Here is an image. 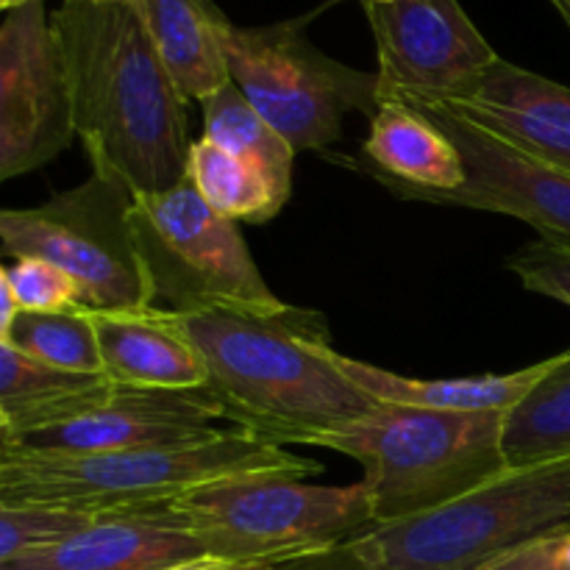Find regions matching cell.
Segmentation results:
<instances>
[{
    "instance_id": "1",
    "label": "cell",
    "mask_w": 570,
    "mask_h": 570,
    "mask_svg": "<svg viewBox=\"0 0 570 570\" xmlns=\"http://www.w3.org/2000/svg\"><path fill=\"white\" fill-rule=\"evenodd\" d=\"M65 61L76 134L89 165L137 195L187 176V100L173 83L139 3L61 0L50 14Z\"/></svg>"
},
{
    "instance_id": "2",
    "label": "cell",
    "mask_w": 570,
    "mask_h": 570,
    "mask_svg": "<svg viewBox=\"0 0 570 570\" xmlns=\"http://www.w3.org/2000/svg\"><path fill=\"white\" fill-rule=\"evenodd\" d=\"M165 321L206 365V387L223 417L271 443L321 445L376 406L334 365L328 323L321 312H178Z\"/></svg>"
},
{
    "instance_id": "3",
    "label": "cell",
    "mask_w": 570,
    "mask_h": 570,
    "mask_svg": "<svg viewBox=\"0 0 570 570\" xmlns=\"http://www.w3.org/2000/svg\"><path fill=\"white\" fill-rule=\"evenodd\" d=\"M323 465L289 454L248 429H215L209 438L167 449L92 456H33L0 451V504H50L117 515L173 504L200 484L243 473L315 476Z\"/></svg>"
},
{
    "instance_id": "4",
    "label": "cell",
    "mask_w": 570,
    "mask_h": 570,
    "mask_svg": "<svg viewBox=\"0 0 570 570\" xmlns=\"http://www.w3.org/2000/svg\"><path fill=\"white\" fill-rule=\"evenodd\" d=\"M504 412H445L376 401L367 415L323 438L362 465L376 523L426 515L510 471Z\"/></svg>"
},
{
    "instance_id": "5",
    "label": "cell",
    "mask_w": 570,
    "mask_h": 570,
    "mask_svg": "<svg viewBox=\"0 0 570 570\" xmlns=\"http://www.w3.org/2000/svg\"><path fill=\"white\" fill-rule=\"evenodd\" d=\"M570 529V460L510 468L473 493L348 540L373 570H488Z\"/></svg>"
},
{
    "instance_id": "6",
    "label": "cell",
    "mask_w": 570,
    "mask_h": 570,
    "mask_svg": "<svg viewBox=\"0 0 570 570\" xmlns=\"http://www.w3.org/2000/svg\"><path fill=\"white\" fill-rule=\"evenodd\" d=\"M209 557L278 566L345 546L376 527L365 484L328 488L293 473H243L173 501Z\"/></svg>"
},
{
    "instance_id": "7",
    "label": "cell",
    "mask_w": 570,
    "mask_h": 570,
    "mask_svg": "<svg viewBox=\"0 0 570 570\" xmlns=\"http://www.w3.org/2000/svg\"><path fill=\"white\" fill-rule=\"evenodd\" d=\"M134 193L117 173L89 178L33 209L0 212L3 250L65 271L87 312H145L154 306L148 273L134 243Z\"/></svg>"
},
{
    "instance_id": "8",
    "label": "cell",
    "mask_w": 570,
    "mask_h": 570,
    "mask_svg": "<svg viewBox=\"0 0 570 570\" xmlns=\"http://www.w3.org/2000/svg\"><path fill=\"white\" fill-rule=\"evenodd\" d=\"M131 228L154 304L161 301L178 315L287 306L267 287L237 220L206 204L189 176L161 193L137 195Z\"/></svg>"
},
{
    "instance_id": "9",
    "label": "cell",
    "mask_w": 570,
    "mask_h": 570,
    "mask_svg": "<svg viewBox=\"0 0 570 570\" xmlns=\"http://www.w3.org/2000/svg\"><path fill=\"white\" fill-rule=\"evenodd\" d=\"M228 70L239 92L295 150H326L343 137L348 111L371 120L382 104L379 72L323 53L304 22L228 28Z\"/></svg>"
},
{
    "instance_id": "10",
    "label": "cell",
    "mask_w": 570,
    "mask_h": 570,
    "mask_svg": "<svg viewBox=\"0 0 570 570\" xmlns=\"http://www.w3.org/2000/svg\"><path fill=\"white\" fill-rule=\"evenodd\" d=\"M70 87L42 0L6 11L0 26V178L39 170L76 139Z\"/></svg>"
},
{
    "instance_id": "11",
    "label": "cell",
    "mask_w": 570,
    "mask_h": 570,
    "mask_svg": "<svg viewBox=\"0 0 570 570\" xmlns=\"http://www.w3.org/2000/svg\"><path fill=\"white\" fill-rule=\"evenodd\" d=\"M401 95V92H393ZM460 148L465 184L454 193H415L404 200L482 209L523 220L543 243L570 248V173L507 142L443 100L401 95Z\"/></svg>"
},
{
    "instance_id": "12",
    "label": "cell",
    "mask_w": 570,
    "mask_h": 570,
    "mask_svg": "<svg viewBox=\"0 0 570 570\" xmlns=\"http://www.w3.org/2000/svg\"><path fill=\"white\" fill-rule=\"evenodd\" d=\"M362 6L376 39L382 92L468 104L501 59L460 0Z\"/></svg>"
},
{
    "instance_id": "13",
    "label": "cell",
    "mask_w": 570,
    "mask_h": 570,
    "mask_svg": "<svg viewBox=\"0 0 570 570\" xmlns=\"http://www.w3.org/2000/svg\"><path fill=\"white\" fill-rule=\"evenodd\" d=\"M223 417L220 401L200 390L117 387L100 404L56 426L0 438V451L33 456H92L117 451L167 449L209 438Z\"/></svg>"
},
{
    "instance_id": "14",
    "label": "cell",
    "mask_w": 570,
    "mask_h": 570,
    "mask_svg": "<svg viewBox=\"0 0 570 570\" xmlns=\"http://www.w3.org/2000/svg\"><path fill=\"white\" fill-rule=\"evenodd\" d=\"M206 557L170 504L100 515L48 549L0 562V570H167Z\"/></svg>"
},
{
    "instance_id": "15",
    "label": "cell",
    "mask_w": 570,
    "mask_h": 570,
    "mask_svg": "<svg viewBox=\"0 0 570 570\" xmlns=\"http://www.w3.org/2000/svg\"><path fill=\"white\" fill-rule=\"evenodd\" d=\"M449 106L527 154L570 173V87L566 83L499 59L468 104Z\"/></svg>"
},
{
    "instance_id": "16",
    "label": "cell",
    "mask_w": 570,
    "mask_h": 570,
    "mask_svg": "<svg viewBox=\"0 0 570 570\" xmlns=\"http://www.w3.org/2000/svg\"><path fill=\"white\" fill-rule=\"evenodd\" d=\"M365 159L373 165V176L399 198L454 193L465 184V165L449 134L393 92H382V104L371 117Z\"/></svg>"
},
{
    "instance_id": "17",
    "label": "cell",
    "mask_w": 570,
    "mask_h": 570,
    "mask_svg": "<svg viewBox=\"0 0 570 570\" xmlns=\"http://www.w3.org/2000/svg\"><path fill=\"white\" fill-rule=\"evenodd\" d=\"M87 315L92 317L98 332L104 373L117 387H206L204 360L165 321L161 309L150 306L145 312H87Z\"/></svg>"
},
{
    "instance_id": "18",
    "label": "cell",
    "mask_w": 570,
    "mask_h": 570,
    "mask_svg": "<svg viewBox=\"0 0 570 570\" xmlns=\"http://www.w3.org/2000/svg\"><path fill=\"white\" fill-rule=\"evenodd\" d=\"M150 39L184 100H209L232 83L226 39L234 26L215 0H139Z\"/></svg>"
},
{
    "instance_id": "19",
    "label": "cell",
    "mask_w": 570,
    "mask_h": 570,
    "mask_svg": "<svg viewBox=\"0 0 570 570\" xmlns=\"http://www.w3.org/2000/svg\"><path fill=\"white\" fill-rule=\"evenodd\" d=\"M549 360L538 362L523 371L504 373H484V376H465V379H410L390 373L384 367L367 365V362L351 360V356L337 354L334 351V365L340 367L348 382L373 401H384V404H404V406H421V410H445V412H510L512 406L521 404L523 395L549 373Z\"/></svg>"
},
{
    "instance_id": "20",
    "label": "cell",
    "mask_w": 570,
    "mask_h": 570,
    "mask_svg": "<svg viewBox=\"0 0 570 570\" xmlns=\"http://www.w3.org/2000/svg\"><path fill=\"white\" fill-rule=\"evenodd\" d=\"M115 390L106 373H72L0 343V438L56 426L92 410Z\"/></svg>"
},
{
    "instance_id": "21",
    "label": "cell",
    "mask_w": 570,
    "mask_h": 570,
    "mask_svg": "<svg viewBox=\"0 0 570 570\" xmlns=\"http://www.w3.org/2000/svg\"><path fill=\"white\" fill-rule=\"evenodd\" d=\"M187 176L220 215L256 226L273 220L293 195V181L206 137L189 145Z\"/></svg>"
},
{
    "instance_id": "22",
    "label": "cell",
    "mask_w": 570,
    "mask_h": 570,
    "mask_svg": "<svg viewBox=\"0 0 570 570\" xmlns=\"http://www.w3.org/2000/svg\"><path fill=\"white\" fill-rule=\"evenodd\" d=\"M501 445L510 468L570 460V348L557 354L549 373L507 412Z\"/></svg>"
},
{
    "instance_id": "23",
    "label": "cell",
    "mask_w": 570,
    "mask_h": 570,
    "mask_svg": "<svg viewBox=\"0 0 570 570\" xmlns=\"http://www.w3.org/2000/svg\"><path fill=\"white\" fill-rule=\"evenodd\" d=\"M0 343L14 345L31 360L72 373H104L98 332L83 309L26 312L14 317Z\"/></svg>"
},
{
    "instance_id": "24",
    "label": "cell",
    "mask_w": 570,
    "mask_h": 570,
    "mask_svg": "<svg viewBox=\"0 0 570 570\" xmlns=\"http://www.w3.org/2000/svg\"><path fill=\"white\" fill-rule=\"evenodd\" d=\"M200 106H204L206 139L232 150V154L259 161L276 176L293 181V165L298 150L250 106V100L239 92L237 83L232 81Z\"/></svg>"
},
{
    "instance_id": "25",
    "label": "cell",
    "mask_w": 570,
    "mask_h": 570,
    "mask_svg": "<svg viewBox=\"0 0 570 570\" xmlns=\"http://www.w3.org/2000/svg\"><path fill=\"white\" fill-rule=\"evenodd\" d=\"M100 515L50 504H0V562L48 549L92 527Z\"/></svg>"
},
{
    "instance_id": "26",
    "label": "cell",
    "mask_w": 570,
    "mask_h": 570,
    "mask_svg": "<svg viewBox=\"0 0 570 570\" xmlns=\"http://www.w3.org/2000/svg\"><path fill=\"white\" fill-rule=\"evenodd\" d=\"M0 276L11 284L20 309L26 312H67L81 309V293L76 282L56 265L42 259H14Z\"/></svg>"
},
{
    "instance_id": "27",
    "label": "cell",
    "mask_w": 570,
    "mask_h": 570,
    "mask_svg": "<svg viewBox=\"0 0 570 570\" xmlns=\"http://www.w3.org/2000/svg\"><path fill=\"white\" fill-rule=\"evenodd\" d=\"M507 267L521 278L529 293L546 295L570 309V248L538 239L518 248L507 259Z\"/></svg>"
},
{
    "instance_id": "28",
    "label": "cell",
    "mask_w": 570,
    "mask_h": 570,
    "mask_svg": "<svg viewBox=\"0 0 570 570\" xmlns=\"http://www.w3.org/2000/svg\"><path fill=\"white\" fill-rule=\"evenodd\" d=\"M488 570H570V529L546 534Z\"/></svg>"
},
{
    "instance_id": "29",
    "label": "cell",
    "mask_w": 570,
    "mask_h": 570,
    "mask_svg": "<svg viewBox=\"0 0 570 570\" xmlns=\"http://www.w3.org/2000/svg\"><path fill=\"white\" fill-rule=\"evenodd\" d=\"M267 570H373V568L367 566L356 551H351L348 546H337V549L321 551V554L278 562V566H271Z\"/></svg>"
},
{
    "instance_id": "30",
    "label": "cell",
    "mask_w": 570,
    "mask_h": 570,
    "mask_svg": "<svg viewBox=\"0 0 570 570\" xmlns=\"http://www.w3.org/2000/svg\"><path fill=\"white\" fill-rule=\"evenodd\" d=\"M271 566H254V562H234V560H223V557H198V560L181 562L176 568L167 570H267Z\"/></svg>"
},
{
    "instance_id": "31",
    "label": "cell",
    "mask_w": 570,
    "mask_h": 570,
    "mask_svg": "<svg viewBox=\"0 0 570 570\" xmlns=\"http://www.w3.org/2000/svg\"><path fill=\"white\" fill-rule=\"evenodd\" d=\"M17 315H20V301H17L11 284L0 276V337L9 332Z\"/></svg>"
},
{
    "instance_id": "32",
    "label": "cell",
    "mask_w": 570,
    "mask_h": 570,
    "mask_svg": "<svg viewBox=\"0 0 570 570\" xmlns=\"http://www.w3.org/2000/svg\"><path fill=\"white\" fill-rule=\"evenodd\" d=\"M551 6H554L557 11H560V17L566 20V26L570 28V0H549Z\"/></svg>"
},
{
    "instance_id": "33",
    "label": "cell",
    "mask_w": 570,
    "mask_h": 570,
    "mask_svg": "<svg viewBox=\"0 0 570 570\" xmlns=\"http://www.w3.org/2000/svg\"><path fill=\"white\" fill-rule=\"evenodd\" d=\"M26 3H33V0H0L3 11H11V9H17V6H26Z\"/></svg>"
},
{
    "instance_id": "34",
    "label": "cell",
    "mask_w": 570,
    "mask_h": 570,
    "mask_svg": "<svg viewBox=\"0 0 570 570\" xmlns=\"http://www.w3.org/2000/svg\"><path fill=\"white\" fill-rule=\"evenodd\" d=\"M92 3H139V0H92Z\"/></svg>"
},
{
    "instance_id": "35",
    "label": "cell",
    "mask_w": 570,
    "mask_h": 570,
    "mask_svg": "<svg viewBox=\"0 0 570 570\" xmlns=\"http://www.w3.org/2000/svg\"><path fill=\"white\" fill-rule=\"evenodd\" d=\"M362 3H390V0H362Z\"/></svg>"
}]
</instances>
